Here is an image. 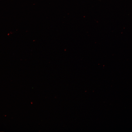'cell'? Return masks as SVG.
Instances as JSON below:
<instances>
[]
</instances>
